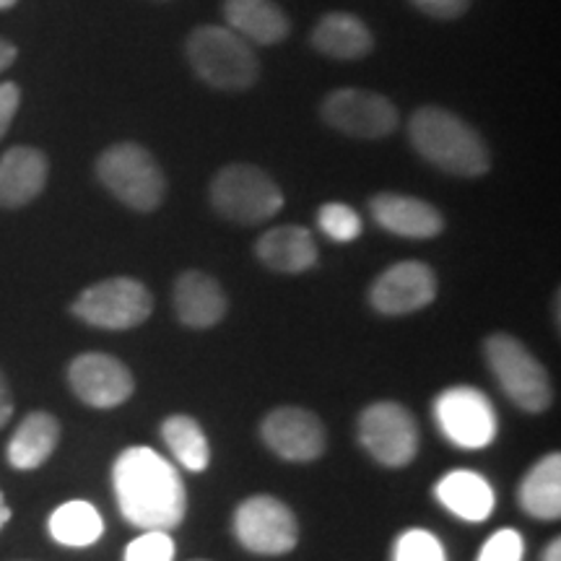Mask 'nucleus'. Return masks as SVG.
I'll use <instances>...</instances> for the list:
<instances>
[{
    "label": "nucleus",
    "mask_w": 561,
    "mask_h": 561,
    "mask_svg": "<svg viewBox=\"0 0 561 561\" xmlns=\"http://www.w3.org/2000/svg\"><path fill=\"white\" fill-rule=\"evenodd\" d=\"M58 419L47 411H34L13 432L5 458H9L16 471H32V468H39L42 462H47V458L55 453V447H58Z\"/></svg>",
    "instance_id": "nucleus-21"
},
{
    "label": "nucleus",
    "mask_w": 561,
    "mask_h": 561,
    "mask_svg": "<svg viewBox=\"0 0 561 561\" xmlns=\"http://www.w3.org/2000/svg\"><path fill=\"white\" fill-rule=\"evenodd\" d=\"M523 536L517 530L504 528L483 543L479 561H523Z\"/></svg>",
    "instance_id": "nucleus-29"
},
{
    "label": "nucleus",
    "mask_w": 561,
    "mask_h": 561,
    "mask_svg": "<svg viewBox=\"0 0 561 561\" xmlns=\"http://www.w3.org/2000/svg\"><path fill=\"white\" fill-rule=\"evenodd\" d=\"M16 47L11 45L9 39H3L0 37V73H3V70H9L11 66H13V60H16Z\"/></svg>",
    "instance_id": "nucleus-33"
},
{
    "label": "nucleus",
    "mask_w": 561,
    "mask_h": 561,
    "mask_svg": "<svg viewBox=\"0 0 561 561\" xmlns=\"http://www.w3.org/2000/svg\"><path fill=\"white\" fill-rule=\"evenodd\" d=\"M224 19L250 45H278L291 32L289 16L273 0H224Z\"/></svg>",
    "instance_id": "nucleus-18"
},
{
    "label": "nucleus",
    "mask_w": 561,
    "mask_h": 561,
    "mask_svg": "<svg viewBox=\"0 0 561 561\" xmlns=\"http://www.w3.org/2000/svg\"><path fill=\"white\" fill-rule=\"evenodd\" d=\"M19 102H21V89L16 83L11 81L0 83V138L9 133L13 117H16L19 112Z\"/></svg>",
    "instance_id": "nucleus-31"
},
{
    "label": "nucleus",
    "mask_w": 561,
    "mask_h": 561,
    "mask_svg": "<svg viewBox=\"0 0 561 561\" xmlns=\"http://www.w3.org/2000/svg\"><path fill=\"white\" fill-rule=\"evenodd\" d=\"M359 439L377 462L403 468L419 453V424L401 403H371L359 416Z\"/></svg>",
    "instance_id": "nucleus-10"
},
{
    "label": "nucleus",
    "mask_w": 561,
    "mask_h": 561,
    "mask_svg": "<svg viewBox=\"0 0 561 561\" xmlns=\"http://www.w3.org/2000/svg\"><path fill=\"white\" fill-rule=\"evenodd\" d=\"M19 0H0V11H5V9H13V5H16Z\"/></svg>",
    "instance_id": "nucleus-36"
},
{
    "label": "nucleus",
    "mask_w": 561,
    "mask_h": 561,
    "mask_svg": "<svg viewBox=\"0 0 561 561\" xmlns=\"http://www.w3.org/2000/svg\"><path fill=\"white\" fill-rule=\"evenodd\" d=\"M411 3L437 21H455L471 9V0H411Z\"/></svg>",
    "instance_id": "nucleus-30"
},
{
    "label": "nucleus",
    "mask_w": 561,
    "mask_h": 561,
    "mask_svg": "<svg viewBox=\"0 0 561 561\" xmlns=\"http://www.w3.org/2000/svg\"><path fill=\"white\" fill-rule=\"evenodd\" d=\"M210 206L227 221L255 227L271 221L284 208V193L261 167L234 161L210 180Z\"/></svg>",
    "instance_id": "nucleus-4"
},
{
    "label": "nucleus",
    "mask_w": 561,
    "mask_h": 561,
    "mask_svg": "<svg viewBox=\"0 0 561 561\" xmlns=\"http://www.w3.org/2000/svg\"><path fill=\"white\" fill-rule=\"evenodd\" d=\"M9 520H11V510H9V504H5V496L0 494V528H3Z\"/></svg>",
    "instance_id": "nucleus-35"
},
{
    "label": "nucleus",
    "mask_w": 561,
    "mask_h": 561,
    "mask_svg": "<svg viewBox=\"0 0 561 561\" xmlns=\"http://www.w3.org/2000/svg\"><path fill=\"white\" fill-rule=\"evenodd\" d=\"M112 486L123 517L140 530L180 528L187 494L178 468L149 447H130L112 466Z\"/></svg>",
    "instance_id": "nucleus-1"
},
{
    "label": "nucleus",
    "mask_w": 561,
    "mask_h": 561,
    "mask_svg": "<svg viewBox=\"0 0 561 561\" xmlns=\"http://www.w3.org/2000/svg\"><path fill=\"white\" fill-rule=\"evenodd\" d=\"M255 255L276 273H305L318 263V244L310 229L284 224L265 231L255 244Z\"/></svg>",
    "instance_id": "nucleus-19"
},
{
    "label": "nucleus",
    "mask_w": 561,
    "mask_h": 561,
    "mask_svg": "<svg viewBox=\"0 0 561 561\" xmlns=\"http://www.w3.org/2000/svg\"><path fill=\"white\" fill-rule=\"evenodd\" d=\"M261 437L280 460L312 462L325 450V426L312 411L284 405L271 411L261 426Z\"/></svg>",
    "instance_id": "nucleus-14"
},
{
    "label": "nucleus",
    "mask_w": 561,
    "mask_h": 561,
    "mask_svg": "<svg viewBox=\"0 0 561 561\" xmlns=\"http://www.w3.org/2000/svg\"><path fill=\"white\" fill-rule=\"evenodd\" d=\"M434 416H437L442 434L466 450H481L494 442V405L481 390L460 385V388L439 392L437 403H434Z\"/></svg>",
    "instance_id": "nucleus-11"
},
{
    "label": "nucleus",
    "mask_w": 561,
    "mask_h": 561,
    "mask_svg": "<svg viewBox=\"0 0 561 561\" xmlns=\"http://www.w3.org/2000/svg\"><path fill=\"white\" fill-rule=\"evenodd\" d=\"M13 416V398H11V388L5 382V375L0 371V430L9 424V419Z\"/></svg>",
    "instance_id": "nucleus-32"
},
{
    "label": "nucleus",
    "mask_w": 561,
    "mask_h": 561,
    "mask_svg": "<svg viewBox=\"0 0 561 561\" xmlns=\"http://www.w3.org/2000/svg\"><path fill=\"white\" fill-rule=\"evenodd\" d=\"M234 536L252 553L280 557L297 546L299 523L294 512L276 496L255 494L237 507Z\"/></svg>",
    "instance_id": "nucleus-9"
},
{
    "label": "nucleus",
    "mask_w": 561,
    "mask_h": 561,
    "mask_svg": "<svg viewBox=\"0 0 561 561\" xmlns=\"http://www.w3.org/2000/svg\"><path fill=\"white\" fill-rule=\"evenodd\" d=\"M520 507L538 520H559L561 515V458L546 455L525 473L520 483Z\"/></svg>",
    "instance_id": "nucleus-23"
},
{
    "label": "nucleus",
    "mask_w": 561,
    "mask_h": 561,
    "mask_svg": "<svg viewBox=\"0 0 561 561\" xmlns=\"http://www.w3.org/2000/svg\"><path fill=\"white\" fill-rule=\"evenodd\" d=\"M392 561H447L439 538L430 530H405L392 549Z\"/></svg>",
    "instance_id": "nucleus-27"
},
{
    "label": "nucleus",
    "mask_w": 561,
    "mask_h": 561,
    "mask_svg": "<svg viewBox=\"0 0 561 561\" xmlns=\"http://www.w3.org/2000/svg\"><path fill=\"white\" fill-rule=\"evenodd\" d=\"M68 382L76 396L91 409H115L136 390L130 369L121 359L100 351L76 356L68 367Z\"/></svg>",
    "instance_id": "nucleus-13"
},
{
    "label": "nucleus",
    "mask_w": 561,
    "mask_h": 561,
    "mask_svg": "<svg viewBox=\"0 0 561 561\" xmlns=\"http://www.w3.org/2000/svg\"><path fill=\"white\" fill-rule=\"evenodd\" d=\"M543 561H561V543H559V538H553V541L546 546Z\"/></svg>",
    "instance_id": "nucleus-34"
},
{
    "label": "nucleus",
    "mask_w": 561,
    "mask_h": 561,
    "mask_svg": "<svg viewBox=\"0 0 561 561\" xmlns=\"http://www.w3.org/2000/svg\"><path fill=\"white\" fill-rule=\"evenodd\" d=\"M151 291L136 278H107L89 286L73 301L70 312L102 331H130L151 318Z\"/></svg>",
    "instance_id": "nucleus-7"
},
{
    "label": "nucleus",
    "mask_w": 561,
    "mask_h": 561,
    "mask_svg": "<svg viewBox=\"0 0 561 561\" xmlns=\"http://www.w3.org/2000/svg\"><path fill=\"white\" fill-rule=\"evenodd\" d=\"M125 561H174V541L164 530H144L125 549Z\"/></svg>",
    "instance_id": "nucleus-28"
},
{
    "label": "nucleus",
    "mask_w": 561,
    "mask_h": 561,
    "mask_svg": "<svg viewBox=\"0 0 561 561\" xmlns=\"http://www.w3.org/2000/svg\"><path fill=\"white\" fill-rule=\"evenodd\" d=\"M322 123L343 136L380 140L401 125V112L388 96L367 89H335L320 104Z\"/></svg>",
    "instance_id": "nucleus-8"
},
{
    "label": "nucleus",
    "mask_w": 561,
    "mask_h": 561,
    "mask_svg": "<svg viewBox=\"0 0 561 561\" xmlns=\"http://www.w3.org/2000/svg\"><path fill=\"white\" fill-rule=\"evenodd\" d=\"M172 305L182 325L206 331L224 320L229 301L219 280L203 271H185L174 280Z\"/></svg>",
    "instance_id": "nucleus-16"
},
{
    "label": "nucleus",
    "mask_w": 561,
    "mask_h": 561,
    "mask_svg": "<svg viewBox=\"0 0 561 561\" xmlns=\"http://www.w3.org/2000/svg\"><path fill=\"white\" fill-rule=\"evenodd\" d=\"M50 536L62 546H91L102 538L104 523L94 504L89 502H66L50 515Z\"/></svg>",
    "instance_id": "nucleus-25"
},
{
    "label": "nucleus",
    "mask_w": 561,
    "mask_h": 561,
    "mask_svg": "<svg viewBox=\"0 0 561 561\" xmlns=\"http://www.w3.org/2000/svg\"><path fill=\"white\" fill-rule=\"evenodd\" d=\"M191 561H208V559H191Z\"/></svg>",
    "instance_id": "nucleus-37"
},
{
    "label": "nucleus",
    "mask_w": 561,
    "mask_h": 561,
    "mask_svg": "<svg viewBox=\"0 0 561 561\" xmlns=\"http://www.w3.org/2000/svg\"><path fill=\"white\" fill-rule=\"evenodd\" d=\"M187 60L195 76L210 89L244 91L255 87L261 62L248 39L229 26H198L187 37Z\"/></svg>",
    "instance_id": "nucleus-3"
},
{
    "label": "nucleus",
    "mask_w": 561,
    "mask_h": 561,
    "mask_svg": "<svg viewBox=\"0 0 561 561\" xmlns=\"http://www.w3.org/2000/svg\"><path fill=\"white\" fill-rule=\"evenodd\" d=\"M318 227L335 242H354L362 237V216L348 203H325L318 210Z\"/></svg>",
    "instance_id": "nucleus-26"
},
{
    "label": "nucleus",
    "mask_w": 561,
    "mask_h": 561,
    "mask_svg": "<svg viewBox=\"0 0 561 561\" xmlns=\"http://www.w3.org/2000/svg\"><path fill=\"white\" fill-rule=\"evenodd\" d=\"M437 500L460 520L483 523L494 512V489L483 476L473 471H455L442 476L437 483Z\"/></svg>",
    "instance_id": "nucleus-22"
},
{
    "label": "nucleus",
    "mask_w": 561,
    "mask_h": 561,
    "mask_svg": "<svg viewBox=\"0 0 561 561\" xmlns=\"http://www.w3.org/2000/svg\"><path fill=\"white\" fill-rule=\"evenodd\" d=\"M50 164L39 149L13 146L0 157V208H21L45 191Z\"/></svg>",
    "instance_id": "nucleus-17"
},
{
    "label": "nucleus",
    "mask_w": 561,
    "mask_h": 561,
    "mask_svg": "<svg viewBox=\"0 0 561 561\" xmlns=\"http://www.w3.org/2000/svg\"><path fill=\"white\" fill-rule=\"evenodd\" d=\"M312 47L333 60H359L371 53L375 37L354 13H325L312 30Z\"/></svg>",
    "instance_id": "nucleus-20"
},
{
    "label": "nucleus",
    "mask_w": 561,
    "mask_h": 561,
    "mask_svg": "<svg viewBox=\"0 0 561 561\" xmlns=\"http://www.w3.org/2000/svg\"><path fill=\"white\" fill-rule=\"evenodd\" d=\"M161 437H164L170 453L178 458V462L187 471L201 473L206 471L210 462V447L206 434H203L201 424L193 416L185 413H172L161 424Z\"/></svg>",
    "instance_id": "nucleus-24"
},
{
    "label": "nucleus",
    "mask_w": 561,
    "mask_h": 561,
    "mask_svg": "<svg viewBox=\"0 0 561 561\" xmlns=\"http://www.w3.org/2000/svg\"><path fill=\"white\" fill-rule=\"evenodd\" d=\"M409 138L426 164L455 178H481L491 170L486 140L455 112L432 104L419 107L409 121Z\"/></svg>",
    "instance_id": "nucleus-2"
},
{
    "label": "nucleus",
    "mask_w": 561,
    "mask_h": 561,
    "mask_svg": "<svg viewBox=\"0 0 561 561\" xmlns=\"http://www.w3.org/2000/svg\"><path fill=\"white\" fill-rule=\"evenodd\" d=\"M96 174L117 201L140 214L157 210L164 203L167 178L159 161L151 157L149 149L133 140H123L102 151Z\"/></svg>",
    "instance_id": "nucleus-5"
},
{
    "label": "nucleus",
    "mask_w": 561,
    "mask_h": 561,
    "mask_svg": "<svg viewBox=\"0 0 561 561\" xmlns=\"http://www.w3.org/2000/svg\"><path fill=\"white\" fill-rule=\"evenodd\" d=\"M371 219L377 227L398 237H409V240H432L442 234L445 219L432 203L413 198V195L398 193H380L369 201Z\"/></svg>",
    "instance_id": "nucleus-15"
},
{
    "label": "nucleus",
    "mask_w": 561,
    "mask_h": 561,
    "mask_svg": "<svg viewBox=\"0 0 561 561\" xmlns=\"http://www.w3.org/2000/svg\"><path fill=\"white\" fill-rule=\"evenodd\" d=\"M437 297V276L426 263L403 261L377 276L369 289V305L380 314L401 318L430 307Z\"/></svg>",
    "instance_id": "nucleus-12"
},
{
    "label": "nucleus",
    "mask_w": 561,
    "mask_h": 561,
    "mask_svg": "<svg viewBox=\"0 0 561 561\" xmlns=\"http://www.w3.org/2000/svg\"><path fill=\"white\" fill-rule=\"evenodd\" d=\"M483 356L496 382L512 403L528 413H541L551 405V382L546 367L523 341L510 333H491L483 341Z\"/></svg>",
    "instance_id": "nucleus-6"
}]
</instances>
